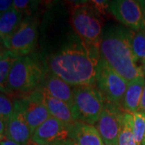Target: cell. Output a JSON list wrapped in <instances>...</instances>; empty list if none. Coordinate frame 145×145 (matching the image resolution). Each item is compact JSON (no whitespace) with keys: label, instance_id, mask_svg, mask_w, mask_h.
<instances>
[{"label":"cell","instance_id":"26","mask_svg":"<svg viewBox=\"0 0 145 145\" xmlns=\"http://www.w3.org/2000/svg\"><path fill=\"white\" fill-rule=\"evenodd\" d=\"M139 2L142 11V29L145 30V0H140Z\"/></svg>","mask_w":145,"mask_h":145},{"label":"cell","instance_id":"36","mask_svg":"<svg viewBox=\"0 0 145 145\" xmlns=\"http://www.w3.org/2000/svg\"><path fill=\"white\" fill-rule=\"evenodd\" d=\"M104 145H106V144H104Z\"/></svg>","mask_w":145,"mask_h":145},{"label":"cell","instance_id":"18","mask_svg":"<svg viewBox=\"0 0 145 145\" xmlns=\"http://www.w3.org/2000/svg\"><path fill=\"white\" fill-rule=\"evenodd\" d=\"M130 40L136 63L141 66L145 62V30H130Z\"/></svg>","mask_w":145,"mask_h":145},{"label":"cell","instance_id":"9","mask_svg":"<svg viewBox=\"0 0 145 145\" xmlns=\"http://www.w3.org/2000/svg\"><path fill=\"white\" fill-rule=\"evenodd\" d=\"M69 140L67 125L51 116L33 131L31 142L37 145H65Z\"/></svg>","mask_w":145,"mask_h":145},{"label":"cell","instance_id":"1","mask_svg":"<svg viewBox=\"0 0 145 145\" xmlns=\"http://www.w3.org/2000/svg\"><path fill=\"white\" fill-rule=\"evenodd\" d=\"M99 53L83 42L68 44L48 60V70L75 86H95Z\"/></svg>","mask_w":145,"mask_h":145},{"label":"cell","instance_id":"5","mask_svg":"<svg viewBox=\"0 0 145 145\" xmlns=\"http://www.w3.org/2000/svg\"><path fill=\"white\" fill-rule=\"evenodd\" d=\"M106 99L95 86L73 87L71 106L75 121L95 125L103 112Z\"/></svg>","mask_w":145,"mask_h":145},{"label":"cell","instance_id":"23","mask_svg":"<svg viewBox=\"0 0 145 145\" xmlns=\"http://www.w3.org/2000/svg\"><path fill=\"white\" fill-rule=\"evenodd\" d=\"M36 2L28 0H14L13 1V9L17 10L21 14H28L32 10L33 6Z\"/></svg>","mask_w":145,"mask_h":145},{"label":"cell","instance_id":"33","mask_svg":"<svg viewBox=\"0 0 145 145\" xmlns=\"http://www.w3.org/2000/svg\"><path fill=\"white\" fill-rule=\"evenodd\" d=\"M28 145H37V144H32V143H31V144H29Z\"/></svg>","mask_w":145,"mask_h":145},{"label":"cell","instance_id":"32","mask_svg":"<svg viewBox=\"0 0 145 145\" xmlns=\"http://www.w3.org/2000/svg\"><path fill=\"white\" fill-rule=\"evenodd\" d=\"M141 68H142V70H143V72H144V75L145 77V62L141 65Z\"/></svg>","mask_w":145,"mask_h":145},{"label":"cell","instance_id":"31","mask_svg":"<svg viewBox=\"0 0 145 145\" xmlns=\"http://www.w3.org/2000/svg\"><path fill=\"white\" fill-rule=\"evenodd\" d=\"M65 145H78V144H77L76 143H74V142H73L72 140H69V141H68L67 143H66V144H65Z\"/></svg>","mask_w":145,"mask_h":145},{"label":"cell","instance_id":"3","mask_svg":"<svg viewBox=\"0 0 145 145\" xmlns=\"http://www.w3.org/2000/svg\"><path fill=\"white\" fill-rule=\"evenodd\" d=\"M46 74V69L36 57L30 55L19 57L10 69L9 92L28 94L40 88Z\"/></svg>","mask_w":145,"mask_h":145},{"label":"cell","instance_id":"29","mask_svg":"<svg viewBox=\"0 0 145 145\" xmlns=\"http://www.w3.org/2000/svg\"><path fill=\"white\" fill-rule=\"evenodd\" d=\"M8 50L6 48L5 45H4V44L3 43L2 41V40L0 39V60L3 58V57L5 56V54L7 53Z\"/></svg>","mask_w":145,"mask_h":145},{"label":"cell","instance_id":"35","mask_svg":"<svg viewBox=\"0 0 145 145\" xmlns=\"http://www.w3.org/2000/svg\"><path fill=\"white\" fill-rule=\"evenodd\" d=\"M143 142H145V135H144V141Z\"/></svg>","mask_w":145,"mask_h":145},{"label":"cell","instance_id":"14","mask_svg":"<svg viewBox=\"0 0 145 145\" xmlns=\"http://www.w3.org/2000/svg\"><path fill=\"white\" fill-rule=\"evenodd\" d=\"M68 127L69 139L78 145H104L99 131L94 125L75 121Z\"/></svg>","mask_w":145,"mask_h":145},{"label":"cell","instance_id":"4","mask_svg":"<svg viewBox=\"0 0 145 145\" xmlns=\"http://www.w3.org/2000/svg\"><path fill=\"white\" fill-rule=\"evenodd\" d=\"M72 25L80 40L99 52L103 26L99 13L88 3H77L72 10Z\"/></svg>","mask_w":145,"mask_h":145},{"label":"cell","instance_id":"27","mask_svg":"<svg viewBox=\"0 0 145 145\" xmlns=\"http://www.w3.org/2000/svg\"><path fill=\"white\" fill-rule=\"evenodd\" d=\"M137 112L145 114V85L144 87V90H143V93H142V97H141L140 107H139V110Z\"/></svg>","mask_w":145,"mask_h":145},{"label":"cell","instance_id":"7","mask_svg":"<svg viewBox=\"0 0 145 145\" xmlns=\"http://www.w3.org/2000/svg\"><path fill=\"white\" fill-rule=\"evenodd\" d=\"M125 111L121 106L106 101L103 112L94 125L102 137L104 144L118 145Z\"/></svg>","mask_w":145,"mask_h":145},{"label":"cell","instance_id":"2","mask_svg":"<svg viewBox=\"0 0 145 145\" xmlns=\"http://www.w3.org/2000/svg\"><path fill=\"white\" fill-rule=\"evenodd\" d=\"M99 57L127 82L144 77L132 52L129 29L115 27L106 31L102 38Z\"/></svg>","mask_w":145,"mask_h":145},{"label":"cell","instance_id":"25","mask_svg":"<svg viewBox=\"0 0 145 145\" xmlns=\"http://www.w3.org/2000/svg\"><path fill=\"white\" fill-rule=\"evenodd\" d=\"M13 8V1L0 0V16Z\"/></svg>","mask_w":145,"mask_h":145},{"label":"cell","instance_id":"10","mask_svg":"<svg viewBox=\"0 0 145 145\" xmlns=\"http://www.w3.org/2000/svg\"><path fill=\"white\" fill-rule=\"evenodd\" d=\"M19 100L32 135L39 126L51 117L44 103L43 92L40 89H37L28 94L24 95Z\"/></svg>","mask_w":145,"mask_h":145},{"label":"cell","instance_id":"15","mask_svg":"<svg viewBox=\"0 0 145 145\" xmlns=\"http://www.w3.org/2000/svg\"><path fill=\"white\" fill-rule=\"evenodd\" d=\"M144 85L145 77L136 78L128 82L121 103V107L125 112L134 114L138 111Z\"/></svg>","mask_w":145,"mask_h":145},{"label":"cell","instance_id":"24","mask_svg":"<svg viewBox=\"0 0 145 145\" xmlns=\"http://www.w3.org/2000/svg\"><path fill=\"white\" fill-rule=\"evenodd\" d=\"M91 4L95 10L99 14L104 15L106 13V10L109 8L110 2L109 1H103V0H93L91 1Z\"/></svg>","mask_w":145,"mask_h":145},{"label":"cell","instance_id":"8","mask_svg":"<svg viewBox=\"0 0 145 145\" xmlns=\"http://www.w3.org/2000/svg\"><path fill=\"white\" fill-rule=\"evenodd\" d=\"M38 39L37 22L31 17L24 19L20 27L10 39L7 49L17 57L28 56L35 49Z\"/></svg>","mask_w":145,"mask_h":145},{"label":"cell","instance_id":"11","mask_svg":"<svg viewBox=\"0 0 145 145\" xmlns=\"http://www.w3.org/2000/svg\"><path fill=\"white\" fill-rule=\"evenodd\" d=\"M112 15L130 30L142 29V11L140 2L135 0H114L110 2Z\"/></svg>","mask_w":145,"mask_h":145},{"label":"cell","instance_id":"16","mask_svg":"<svg viewBox=\"0 0 145 145\" xmlns=\"http://www.w3.org/2000/svg\"><path fill=\"white\" fill-rule=\"evenodd\" d=\"M23 20L24 15L13 8L0 16V39L6 48L12 36L20 27Z\"/></svg>","mask_w":145,"mask_h":145},{"label":"cell","instance_id":"34","mask_svg":"<svg viewBox=\"0 0 145 145\" xmlns=\"http://www.w3.org/2000/svg\"><path fill=\"white\" fill-rule=\"evenodd\" d=\"M142 145H145V142H143V144H142Z\"/></svg>","mask_w":145,"mask_h":145},{"label":"cell","instance_id":"20","mask_svg":"<svg viewBox=\"0 0 145 145\" xmlns=\"http://www.w3.org/2000/svg\"><path fill=\"white\" fill-rule=\"evenodd\" d=\"M118 145H136L133 133V115L125 112L122 127L118 139Z\"/></svg>","mask_w":145,"mask_h":145},{"label":"cell","instance_id":"17","mask_svg":"<svg viewBox=\"0 0 145 145\" xmlns=\"http://www.w3.org/2000/svg\"><path fill=\"white\" fill-rule=\"evenodd\" d=\"M41 91L43 92L44 103L52 117L61 121L67 126L72 124L73 122H75L71 108L68 104L48 95L43 90Z\"/></svg>","mask_w":145,"mask_h":145},{"label":"cell","instance_id":"21","mask_svg":"<svg viewBox=\"0 0 145 145\" xmlns=\"http://www.w3.org/2000/svg\"><path fill=\"white\" fill-rule=\"evenodd\" d=\"M133 115V133L136 145H142L145 135V114L136 112Z\"/></svg>","mask_w":145,"mask_h":145},{"label":"cell","instance_id":"28","mask_svg":"<svg viewBox=\"0 0 145 145\" xmlns=\"http://www.w3.org/2000/svg\"><path fill=\"white\" fill-rule=\"evenodd\" d=\"M0 145H19L15 141L8 139L6 135H3L0 139Z\"/></svg>","mask_w":145,"mask_h":145},{"label":"cell","instance_id":"13","mask_svg":"<svg viewBox=\"0 0 145 145\" xmlns=\"http://www.w3.org/2000/svg\"><path fill=\"white\" fill-rule=\"evenodd\" d=\"M55 99L65 103L71 108L73 98V87L51 72H47L40 88Z\"/></svg>","mask_w":145,"mask_h":145},{"label":"cell","instance_id":"19","mask_svg":"<svg viewBox=\"0 0 145 145\" xmlns=\"http://www.w3.org/2000/svg\"><path fill=\"white\" fill-rule=\"evenodd\" d=\"M19 57L10 51H7L5 56L0 60V92L10 93L8 89V78L13 64Z\"/></svg>","mask_w":145,"mask_h":145},{"label":"cell","instance_id":"22","mask_svg":"<svg viewBox=\"0 0 145 145\" xmlns=\"http://www.w3.org/2000/svg\"><path fill=\"white\" fill-rule=\"evenodd\" d=\"M15 100H12L7 94L0 92V118L6 123L13 112Z\"/></svg>","mask_w":145,"mask_h":145},{"label":"cell","instance_id":"6","mask_svg":"<svg viewBox=\"0 0 145 145\" xmlns=\"http://www.w3.org/2000/svg\"><path fill=\"white\" fill-rule=\"evenodd\" d=\"M128 82L109 66L106 63L99 59L98 72L96 77V87L103 93L106 101L121 106Z\"/></svg>","mask_w":145,"mask_h":145},{"label":"cell","instance_id":"12","mask_svg":"<svg viewBox=\"0 0 145 145\" xmlns=\"http://www.w3.org/2000/svg\"><path fill=\"white\" fill-rule=\"evenodd\" d=\"M5 135L19 145H28L31 142V130L19 99H15L13 112L6 123Z\"/></svg>","mask_w":145,"mask_h":145},{"label":"cell","instance_id":"30","mask_svg":"<svg viewBox=\"0 0 145 145\" xmlns=\"http://www.w3.org/2000/svg\"><path fill=\"white\" fill-rule=\"evenodd\" d=\"M5 130H6V123L3 119L0 118V139L5 135Z\"/></svg>","mask_w":145,"mask_h":145}]
</instances>
